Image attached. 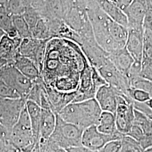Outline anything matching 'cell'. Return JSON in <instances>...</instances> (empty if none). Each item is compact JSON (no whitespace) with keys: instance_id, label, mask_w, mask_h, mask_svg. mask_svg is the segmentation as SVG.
I'll list each match as a JSON object with an SVG mask.
<instances>
[{"instance_id":"obj_1","label":"cell","mask_w":152,"mask_h":152,"mask_svg":"<svg viewBox=\"0 0 152 152\" xmlns=\"http://www.w3.org/2000/svg\"><path fill=\"white\" fill-rule=\"evenodd\" d=\"M89 64L78 45L65 39L51 38L46 44L40 75L46 87L62 93L76 92L81 73Z\"/></svg>"},{"instance_id":"obj_39","label":"cell","mask_w":152,"mask_h":152,"mask_svg":"<svg viewBox=\"0 0 152 152\" xmlns=\"http://www.w3.org/2000/svg\"><path fill=\"white\" fill-rule=\"evenodd\" d=\"M118 2H119V0H118ZM119 6H120V5H119Z\"/></svg>"},{"instance_id":"obj_3","label":"cell","mask_w":152,"mask_h":152,"mask_svg":"<svg viewBox=\"0 0 152 152\" xmlns=\"http://www.w3.org/2000/svg\"><path fill=\"white\" fill-rule=\"evenodd\" d=\"M10 139L22 152H32L36 144L26 105L22 110L16 124L11 129Z\"/></svg>"},{"instance_id":"obj_30","label":"cell","mask_w":152,"mask_h":152,"mask_svg":"<svg viewBox=\"0 0 152 152\" xmlns=\"http://www.w3.org/2000/svg\"><path fill=\"white\" fill-rule=\"evenodd\" d=\"M39 144L41 152H68L65 149L58 146L49 139Z\"/></svg>"},{"instance_id":"obj_10","label":"cell","mask_w":152,"mask_h":152,"mask_svg":"<svg viewBox=\"0 0 152 152\" xmlns=\"http://www.w3.org/2000/svg\"><path fill=\"white\" fill-rule=\"evenodd\" d=\"M149 6L148 0L132 1L124 10L128 19V27L144 28V21Z\"/></svg>"},{"instance_id":"obj_19","label":"cell","mask_w":152,"mask_h":152,"mask_svg":"<svg viewBox=\"0 0 152 152\" xmlns=\"http://www.w3.org/2000/svg\"><path fill=\"white\" fill-rule=\"evenodd\" d=\"M96 127L100 132L107 135H115L120 132L115 125V114L109 112L102 111Z\"/></svg>"},{"instance_id":"obj_32","label":"cell","mask_w":152,"mask_h":152,"mask_svg":"<svg viewBox=\"0 0 152 152\" xmlns=\"http://www.w3.org/2000/svg\"><path fill=\"white\" fill-rule=\"evenodd\" d=\"M10 139L0 140V152H20Z\"/></svg>"},{"instance_id":"obj_12","label":"cell","mask_w":152,"mask_h":152,"mask_svg":"<svg viewBox=\"0 0 152 152\" xmlns=\"http://www.w3.org/2000/svg\"><path fill=\"white\" fill-rule=\"evenodd\" d=\"M117 92L108 84L98 88L95 99L102 111L115 114L117 106Z\"/></svg>"},{"instance_id":"obj_7","label":"cell","mask_w":152,"mask_h":152,"mask_svg":"<svg viewBox=\"0 0 152 152\" xmlns=\"http://www.w3.org/2000/svg\"><path fill=\"white\" fill-rule=\"evenodd\" d=\"M26 102L23 98L0 97V123L11 129L18 121Z\"/></svg>"},{"instance_id":"obj_15","label":"cell","mask_w":152,"mask_h":152,"mask_svg":"<svg viewBox=\"0 0 152 152\" xmlns=\"http://www.w3.org/2000/svg\"><path fill=\"white\" fill-rule=\"evenodd\" d=\"M97 2L102 10L112 20L125 27H128L127 16L119 6L109 0H98Z\"/></svg>"},{"instance_id":"obj_35","label":"cell","mask_w":152,"mask_h":152,"mask_svg":"<svg viewBox=\"0 0 152 152\" xmlns=\"http://www.w3.org/2000/svg\"><path fill=\"white\" fill-rule=\"evenodd\" d=\"M66 2L69 8L73 7H78V6L80 7L78 0H66Z\"/></svg>"},{"instance_id":"obj_31","label":"cell","mask_w":152,"mask_h":152,"mask_svg":"<svg viewBox=\"0 0 152 152\" xmlns=\"http://www.w3.org/2000/svg\"><path fill=\"white\" fill-rule=\"evenodd\" d=\"M122 147V140H112L107 142L97 152H120Z\"/></svg>"},{"instance_id":"obj_13","label":"cell","mask_w":152,"mask_h":152,"mask_svg":"<svg viewBox=\"0 0 152 152\" xmlns=\"http://www.w3.org/2000/svg\"><path fill=\"white\" fill-rule=\"evenodd\" d=\"M22 39L18 36L11 38L5 34L0 40V58L12 63L17 55Z\"/></svg>"},{"instance_id":"obj_8","label":"cell","mask_w":152,"mask_h":152,"mask_svg":"<svg viewBox=\"0 0 152 152\" xmlns=\"http://www.w3.org/2000/svg\"><path fill=\"white\" fill-rule=\"evenodd\" d=\"M125 135L121 132L115 135H107L100 132L96 126H92L85 129L82 136V145L97 152L109 141L112 140H122Z\"/></svg>"},{"instance_id":"obj_28","label":"cell","mask_w":152,"mask_h":152,"mask_svg":"<svg viewBox=\"0 0 152 152\" xmlns=\"http://www.w3.org/2000/svg\"><path fill=\"white\" fill-rule=\"evenodd\" d=\"M139 76L152 82V60L142 59Z\"/></svg>"},{"instance_id":"obj_5","label":"cell","mask_w":152,"mask_h":152,"mask_svg":"<svg viewBox=\"0 0 152 152\" xmlns=\"http://www.w3.org/2000/svg\"><path fill=\"white\" fill-rule=\"evenodd\" d=\"M0 80L25 100L33 85L32 81L24 76L12 63H7L0 69Z\"/></svg>"},{"instance_id":"obj_18","label":"cell","mask_w":152,"mask_h":152,"mask_svg":"<svg viewBox=\"0 0 152 152\" xmlns=\"http://www.w3.org/2000/svg\"><path fill=\"white\" fill-rule=\"evenodd\" d=\"M26 105L30 118L34 141L38 143L39 142V127L42 108L37 104L29 100L26 102Z\"/></svg>"},{"instance_id":"obj_6","label":"cell","mask_w":152,"mask_h":152,"mask_svg":"<svg viewBox=\"0 0 152 152\" xmlns=\"http://www.w3.org/2000/svg\"><path fill=\"white\" fill-rule=\"evenodd\" d=\"M134 101L129 96L117 94V106L115 113L117 129L126 135L130 130L135 118Z\"/></svg>"},{"instance_id":"obj_36","label":"cell","mask_w":152,"mask_h":152,"mask_svg":"<svg viewBox=\"0 0 152 152\" xmlns=\"http://www.w3.org/2000/svg\"><path fill=\"white\" fill-rule=\"evenodd\" d=\"M8 63V61L7 60H5L4 59H2V58H0V69L3 67L4 66L6 65Z\"/></svg>"},{"instance_id":"obj_29","label":"cell","mask_w":152,"mask_h":152,"mask_svg":"<svg viewBox=\"0 0 152 152\" xmlns=\"http://www.w3.org/2000/svg\"><path fill=\"white\" fill-rule=\"evenodd\" d=\"M0 97L17 99L21 98L19 95L4 82L0 80Z\"/></svg>"},{"instance_id":"obj_26","label":"cell","mask_w":152,"mask_h":152,"mask_svg":"<svg viewBox=\"0 0 152 152\" xmlns=\"http://www.w3.org/2000/svg\"><path fill=\"white\" fill-rule=\"evenodd\" d=\"M128 94L131 99L134 101L139 103H145L151 97L150 95L144 91L139 89L130 88L128 90Z\"/></svg>"},{"instance_id":"obj_20","label":"cell","mask_w":152,"mask_h":152,"mask_svg":"<svg viewBox=\"0 0 152 152\" xmlns=\"http://www.w3.org/2000/svg\"><path fill=\"white\" fill-rule=\"evenodd\" d=\"M42 41L32 37L22 39L18 49L19 54L32 60L35 63L36 55Z\"/></svg>"},{"instance_id":"obj_23","label":"cell","mask_w":152,"mask_h":152,"mask_svg":"<svg viewBox=\"0 0 152 152\" xmlns=\"http://www.w3.org/2000/svg\"><path fill=\"white\" fill-rule=\"evenodd\" d=\"M130 88L141 90L148 92L152 98V82L140 76L133 77L129 80Z\"/></svg>"},{"instance_id":"obj_14","label":"cell","mask_w":152,"mask_h":152,"mask_svg":"<svg viewBox=\"0 0 152 152\" xmlns=\"http://www.w3.org/2000/svg\"><path fill=\"white\" fill-rule=\"evenodd\" d=\"M108 58L117 69L126 77L134 63V59L125 47L109 54Z\"/></svg>"},{"instance_id":"obj_27","label":"cell","mask_w":152,"mask_h":152,"mask_svg":"<svg viewBox=\"0 0 152 152\" xmlns=\"http://www.w3.org/2000/svg\"><path fill=\"white\" fill-rule=\"evenodd\" d=\"M27 5L38 12L42 18L48 16V10L45 0H26Z\"/></svg>"},{"instance_id":"obj_38","label":"cell","mask_w":152,"mask_h":152,"mask_svg":"<svg viewBox=\"0 0 152 152\" xmlns=\"http://www.w3.org/2000/svg\"><path fill=\"white\" fill-rule=\"evenodd\" d=\"M5 33L1 29H0V40L2 38V37L5 34Z\"/></svg>"},{"instance_id":"obj_2","label":"cell","mask_w":152,"mask_h":152,"mask_svg":"<svg viewBox=\"0 0 152 152\" xmlns=\"http://www.w3.org/2000/svg\"><path fill=\"white\" fill-rule=\"evenodd\" d=\"M102 110L95 98L80 102L71 103L58 114L65 122L85 130L97 126Z\"/></svg>"},{"instance_id":"obj_25","label":"cell","mask_w":152,"mask_h":152,"mask_svg":"<svg viewBox=\"0 0 152 152\" xmlns=\"http://www.w3.org/2000/svg\"><path fill=\"white\" fill-rule=\"evenodd\" d=\"M23 16L31 30L34 27L38 20L42 18L37 11L29 6L27 7Z\"/></svg>"},{"instance_id":"obj_33","label":"cell","mask_w":152,"mask_h":152,"mask_svg":"<svg viewBox=\"0 0 152 152\" xmlns=\"http://www.w3.org/2000/svg\"><path fill=\"white\" fill-rule=\"evenodd\" d=\"M134 109L141 112L148 118L149 120L152 121V110L145 103H139L134 102Z\"/></svg>"},{"instance_id":"obj_22","label":"cell","mask_w":152,"mask_h":152,"mask_svg":"<svg viewBox=\"0 0 152 152\" xmlns=\"http://www.w3.org/2000/svg\"><path fill=\"white\" fill-rule=\"evenodd\" d=\"M12 23L18 35L22 39L32 37L31 29L23 15L12 16Z\"/></svg>"},{"instance_id":"obj_34","label":"cell","mask_w":152,"mask_h":152,"mask_svg":"<svg viewBox=\"0 0 152 152\" xmlns=\"http://www.w3.org/2000/svg\"><path fill=\"white\" fill-rule=\"evenodd\" d=\"M68 152H95L88 149L86 147L81 145L78 146L71 147L65 149Z\"/></svg>"},{"instance_id":"obj_4","label":"cell","mask_w":152,"mask_h":152,"mask_svg":"<svg viewBox=\"0 0 152 152\" xmlns=\"http://www.w3.org/2000/svg\"><path fill=\"white\" fill-rule=\"evenodd\" d=\"M84 130L72 124L66 122L56 114L54 131L49 139L64 149L82 145V136Z\"/></svg>"},{"instance_id":"obj_16","label":"cell","mask_w":152,"mask_h":152,"mask_svg":"<svg viewBox=\"0 0 152 152\" xmlns=\"http://www.w3.org/2000/svg\"><path fill=\"white\" fill-rule=\"evenodd\" d=\"M56 114L51 110H41V115L39 127V142L47 141L56 126Z\"/></svg>"},{"instance_id":"obj_24","label":"cell","mask_w":152,"mask_h":152,"mask_svg":"<svg viewBox=\"0 0 152 152\" xmlns=\"http://www.w3.org/2000/svg\"><path fill=\"white\" fill-rule=\"evenodd\" d=\"M6 6L12 16L23 15L27 7L26 0H6Z\"/></svg>"},{"instance_id":"obj_21","label":"cell","mask_w":152,"mask_h":152,"mask_svg":"<svg viewBox=\"0 0 152 152\" xmlns=\"http://www.w3.org/2000/svg\"><path fill=\"white\" fill-rule=\"evenodd\" d=\"M31 37L39 40H49L51 38L46 18H41L36 25L31 30Z\"/></svg>"},{"instance_id":"obj_17","label":"cell","mask_w":152,"mask_h":152,"mask_svg":"<svg viewBox=\"0 0 152 152\" xmlns=\"http://www.w3.org/2000/svg\"><path fill=\"white\" fill-rule=\"evenodd\" d=\"M12 64L24 76L32 81L41 76L38 67L32 60L19 54L15 57Z\"/></svg>"},{"instance_id":"obj_37","label":"cell","mask_w":152,"mask_h":152,"mask_svg":"<svg viewBox=\"0 0 152 152\" xmlns=\"http://www.w3.org/2000/svg\"><path fill=\"white\" fill-rule=\"evenodd\" d=\"M145 103L147 104L148 106L152 110V98H151L148 102H145Z\"/></svg>"},{"instance_id":"obj_11","label":"cell","mask_w":152,"mask_h":152,"mask_svg":"<svg viewBox=\"0 0 152 152\" xmlns=\"http://www.w3.org/2000/svg\"><path fill=\"white\" fill-rule=\"evenodd\" d=\"M128 36L125 48L134 61L141 63L144 48V28L128 27Z\"/></svg>"},{"instance_id":"obj_9","label":"cell","mask_w":152,"mask_h":152,"mask_svg":"<svg viewBox=\"0 0 152 152\" xmlns=\"http://www.w3.org/2000/svg\"><path fill=\"white\" fill-rule=\"evenodd\" d=\"M97 90L92 79V66L89 64L81 73L79 86L72 103L80 102L95 98Z\"/></svg>"}]
</instances>
